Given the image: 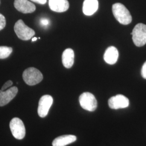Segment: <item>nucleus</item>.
<instances>
[{
	"label": "nucleus",
	"instance_id": "22",
	"mask_svg": "<svg viewBox=\"0 0 146 146\" xmlns=\"http://www.w3.org/2000/svg\"><path fill=\"white\" fill-rule=\"evenodd\" d=\"M37 39V38L36 37H33V38H32V42H34V41H35Z\"/></svg>",
	"mask_w": 146,
	"mask_h": 146
},
{
	"label": "nucleus",
	"instance_id": "5",
	"mask_svg": "<svg viewBox=\"0 0 146 146\" xmlns=\"http://www.w3.org/2000/svg\"><path fill=\"white\" fill-rule=\"evenodd\" d=\"M79 102L81 107L84 110L94 111L97 108V100L94 95L90 93L85 92L81 94L79 98Z\"/></svg>",
	"mask_w": 146,
	"mask_h": 146
},
{
	"label": "nucleus",
	"instance_id": "9",
	"mask_svg": "<svg viewBox=\"0 0 146 146\" xmlns=\"http://www.w3.org/2000/svg\"><path fill=\"white\" fill-rule=\"evenodd\" d=\"M18 92L16 87H13L9 89L2 91L0 90V107L4 106L9 104L16 96Z\"/></svg>",
	"mask_w": 146,
	"mask_h": 146
},
{
	"label": "nucleus",
	"instance_id": "21",
	"mask_svg": "<svg viewBox=\"0 0 146 146\" xmlns=\"http://www.w3.org/2000/svg\"><path fill=\"white\" fill-rule=\"evenodd\" d=\"M31 1L40 5H44L47 2V0H31Z\"/></svg>",
	"mask_w": 146,
	"mask_h": 146
},
{
	"label": "nucleus",
	"instance_id": "8",
	"mask_svg": "<svg viewBox=\"0 0 146 146\" xmlns=\"http://www.w3.org/2000/svg\"><path fill=\"white\" fill-rule=\"evenodd\" d=\"M129 101L125 96L119 94L110 98L108 100V105L111 109L119 110L125 108L129 106Z\"/></svg>",
	"mask_w": 146,
	"mask_h": 146
},
{
	"label": "nucleus",
	"instance_id": "18",
	"mask_svg": "<svg viewBox=\"0 0 146 146\" xmlns=\"http://www.w3.org/2000/svg\"><path fill=\"white\" fill-rule=\"evenodd\" d=\"M12 84H13V82L11 80H9V81H7L5 84H3V86H2V87L1 88V90L2 91H5L6 89L9 88L11 86H12Z\"/></svg>",
	"mask_w": 146,
	"mask_h": 146
},
{
	"label": "nucleus",
	"instance_id": "17",
	"mask_svg": "<svg viewBox=\"0 0 146 146\" xmlns=\"http://www.w3.org/2000/svg\"><path fill=\"white\" fill-rule=\"evenodd\" d=\"M6 25L5 17L2 14H0V31L2 30Z\"/></svg>",
	"mask_w": 146,
	"mask_h": 146
},
{
	"label": "nucleus",
	"instance_id": "6",
	"mask_svg": "<svg viewBox=\"0 0 146 146\" xmlns=\"http://www.w3.org/2000/svg\"><path fill=\"white\" fill-rule=\"evenodd\" d=\"M10 129L13 136L18 140L23 139L26 135V128L23 121L18 117H14L10 122Z\"/></svg>",
	"mask_w": 146,
	"mask_h": 146
},
{
	"label": "nucleus",
	"instance_id": "1",
	"mask_svg": "<svg viewBox=\"0 0 146 146\" xmlns=\"http://www.w3.org/2000/svg\"><path fill=\"white\" fill-rule=\"evenodd\" d=\"M112 11L116 20L123 25H127L132 21V17L129 11L125 5L120 3L113 5Z\"/></svg>",
	"mask_w": 146,
	"mask_h": 146
},
{
	"label": "nucleus",
	"instance_id": "16",
	"mask_svg": "<svg viewBox=\"0 0 146 146\" xmlns=\"http://www.w3.org/2000/svg\"><path fill=\"white\" fill-rule=\"evenodd\" d=\"M13 52L11 47L0 46V59H4L8 58Z\"/></svg>",
	"mask_w": 146,
	"mask_h": 146
},
{
	"label": "nucleus",
	"instance_id": "2",
	"mask_svg": "<svg viewBox=\"0 0 146 146\" xmlns=\"http://www.w3.org/2000/svg\"><path fill=\"white\" fill-rule=\"evenodd\" d=\"M25 83L29 86H35L41 82L43 80V75L40 70L34 67L26 69L22 74Z\"/></svg>",
	"mask_w": 146,
	"mask_h": 146
},
{
	"label": "nucleus",
	"instance_id": "12",
	"mask_svg": "<svg viewBox=\"0 0 146 146\" xmlns=\"http://www.w3.org/2000/svg\"><path fill=\"white\" fill-rule=\"evenodd\" d=\"M119 58V52L116 48L114 46L108 47L104 52V60L109 64H114Z\"/></svg>",
	"mask_w": 146,
	"mask_h": 146
},
{
	"label": "nucleus",
	"instance_id": "3",
	"mask_svg": "<svg viewBox=\"0 0 146 146\" xmlns=\"http://www.w3.org/2000/svg\"><path fill=\"white\" fill-rule=\"evenodd\" d=\"M14 31L17 37L23 41L29 40L35 34V31L27 26L22 20H19L16 22Z\"/></svg>",
	"mask_w": 146,
	"mask_h": 146
},
{
	"label": "nucleus",
	"instance_id": "4",
	"mask_svg": "<svg viewBox=\"0 0 146 146\" xmlns=\"http://www.w3.org/2000/svg\"><path fill=\"white\" fill-rule=\"evenodd\" d=\"M132 39L137 47H142L146 44V25L138 23L134 28L132 33Z\"/></svg>",
	"mask_w": 146,
	"mask_h": 146
},
{
	"label": "nucleus",
	"instance_id": "20",
	"mask_svg": "<svg viewBox=\"0 0 146 146\" xmlns=\"http://www.w3.org/2000/svg\"><path fill=\"white\" fill-rule=\"evenodd\" d=\"M41 25L43 26H47L49 24V21L47 19H42L40 21Z\"/></svg>",
	"mask_w": 146,
	"mask_h": 146
},
{
	"label": "nucleus",
	"instance_id": "11",
	"mask_svg": "<svg viewBox=\"0 0 146 146\" xmlns=\"http://www.w3.org/2000/svg\"><path fill=\"white\" fill-rule=\"evenodd\" d=\"M49 6L52 11L63 13L69 9V3L68 0H49Z\"/></svg>",
	"mask_w": 146,
	"mask_h": 146
},
{
	"label": "nucleus",
	"instance_id": "7",
	"mask_svg": "<svg viewBox=\"0 0 146 146\" xmlns=\"http://www.w3.org/2000/svg\"><path fill=\"white\" fill-rule=\"evenodd\" d=\"M52 103L53 99L52 96L49 95L42 96L39 101L37 109V113L40 117H44L48 115Z\"/></svg>",
	"mask_w": 146,
	"mask_h": 146
},
{
	"label": "nucleus",
	"instance_id": "10",
	"mask_svg": "<svg viewBox=\"0 0 146 146\" xmlns=\"http://www.w3.org/2000/svg\"><path fill=\"white\" fill-rule=\"evenodd\" d=\"M14 5L16 9L23 14L31 13L36 10V7L28 0H15Z\"/></svg>",
	"mask_w": 146,
	"mask_h": 146
},
{
	"label": "nucleus",
	"instance_id": "14",
	"mask_svg": "<svg viewBox=\"0 0 146 146\" xmlns=\"http://www.w3.org/2000/svg\"><path fill=\"white\" fill-rule=\"evenodd\" d=\"M76 140V136L64 135L56 137L52 141V146H66Z\"/></svg>",
	"mask_w": 146,
	"mask_h": 146
},
{
	"label": "nucleus",
	"instance_id": "13",
	"mask_svg": "<svg viewBox=\"0 0 146 146\" xmlns=\"http://www.w3.org/2000/svg\"><path fill=\"white\" fill-rule=\"evenodd\" d=\"M99 8L98 0H84L82 11L84 15L91 16L96 12Z\"/></svg>",
	"mask_w": 146,
	"mask_h": 146
},
{
	"label": "nucleus",
	"instance_id": "15",
	"mask_svg": "<svg viewBox=\"0 0 146 146\" xmlns=\"http://www.w3.org/2000/svg\"><path fill=\"white\" fill-rule=\"evenodd\" d=\"M74 52L73 49L68 48L64 50L62 56L63 65L66 68H70L74 62Z\"/></svg>",
	"mask_w": 146,
	"mask_h": 146
},
{
	"label": "nucleus",
	"instance_id": "19",
	"mask_svg": "<svg viewBox=\"0 0 146 146\" xmlns=\"http://www.w3.org/2000/svg\"><path fill=\"white\" fill-rule=\"evenodd\" d=\"M141 75L143 78L146 79V61L144 63L141 69Z\"/></svg>",
	"mask_w": 146,
	"mask_h": 146
}]
</instances>
